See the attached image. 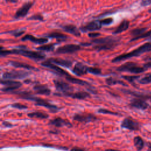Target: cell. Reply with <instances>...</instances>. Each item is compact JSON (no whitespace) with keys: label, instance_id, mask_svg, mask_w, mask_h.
<instances>
[{"label":"cell","instance_id":"cell-1","mask_svg":"<svg viewBox=\"0 0 151 151\" xmlns=\"http://www.w3.org/2000/svg\"><path fill=\"white\" fill-rule=\"evenodd\" d=\"M14 93L18 95L21 98L23 99L34 101L35 103V104L37 106H42V107L47 108L52 113H56L60 109L57 106L51 104L50 103H49L48 101H47L44 99L32 96L29 91H16V92H14Z\"/></svg>","mask_w":151,"mask_h":151},{"label":"cell","instance_id":"cell-2","mask_svg":"<svg viewBox=\"0 0 151 151\" xmlns=\"http://www.w3.org/2000/svg\"><path fill=\"white\" fill-rule=\"evenodd\" d=\"M95 45L93 48L97 51L101 50H111L116 47L120 42V39L117 37H106L104 38H96L91 40Z\"/></svg>","mask_w":151,"mask_h":151},{"label":"cell","instance_id":"cell-3","mask_svg":"<svg viewBox=\"0 0 151 151\" xmlns=\"http://www.w3.org/2000/svg\"><path fill=\"white\" fill-rule=\"evenodd\" d=\"M151 51V43L147 42L130 52L119 55L112 60V63H118L134 57H137L141 54Z\"/></svg>","mask_w":151,"mask_h":151},{"label":"cell","instance_id":"cell-4","mask_svg":"<svg viewBox=\"0 0 151 151\" xmlns=\"http://www.w3.org/2000/svg\"><path fill=\"white\" fill-rule=\"evenodd\" d=\"M18 54L23 55L25 57L29 58L31 60L35 61H39L45 58V55L41 52L34 51L31 50H26L25 48H19V49H13L9 50V54Z\"/></svg>","mask_w":151,"mask_h":151},{"label":"cell","instance_id":"cell-5","mask_svg":"<svg viewBox=\"0 0 151 151\" xmlns=\"http://www.w3.org/2000/svg\"><path fill=\"white\" fill-rule=\"evenodd\" d=\"M116 70L120 72H129L134 74H139L145 71L143 67H140L137 64L132 62L126 63L117 67Z\"/></svg>","mask_w":151,"mask_h":151},{"label":"cell","instance_id":"cell-6","mask_svg":"<svg viewBox=\"0 0 151 151\" xmlns=\"http://www.w3.org/2000/svg\"><path fill=\"white\" fill-rule=\"evenodd\" d=\"M30 73L25 71H15L12 70L10 71H6L2 74V78L4 80H11V79H22L27 77Z\"/></svg>","mask_w":151,"mask_h":151},{"label":"cell","instance_id":"cell-7","mask_svg":"<svg viewBox=\"0 0 151 151\" xmlns=\"http://www.w3.org/2000/svg\"><path fill=\"white\" fill-rule=\"evenodd\" d=\"M53 83L57 90L62 93L63 96H64L67 93L73 92V87L64 81L54 80Z\"/></svg>","mask_w":151,"mask_h":151},{"label":"cell","instance_id":"cell-8","mask_svg":"<svg viewBox=\"0 0 151 151\" xmlns=\"http://www.w3.org/2000/svg\"><path fill=\"white\" fill-rule=\"evenodd\" d=\"M1 83L6 86L1 88V90L4 92H11L22 86V83L20 81L10 80L2 79L1 80Z\"/></svg>","mask_w":151,"mask_h":151},{"label":"cell","instance_id":"cell-9","mask_svg":"<svg viewBox=\"0 0 151 151\" xmlns=\"http://www.w3.org/2000/svg\"><path fill=\"white\" fill-rule=\"evenodd\" d=\"M41 65L44 67L50 69L53 73H55L57 75L60 76H65L66 77L70 76V74L67 72H66L64 70L62 69L60 67L57 66L56 65L51 63L48 60L42 62L41 63Z\"/></svg>","mask_w":151,"mask_h":151},{"label":"cell","instance_id":"cell-10","mask_svg":"<svg viewBox=\"0 0 151 151\" xmlns=\"http://www.w3.org/2000/svg\"><path fill=\"white\" fill-rule=\"evenodd\" d=\"M81 50V47L77 44H66L58 47L56 50L57 54H70L74 53Z\"/></svg>","mask_w":151,"mask_h":151},{"label":"cell","instance_id":"cell-11","mask_svg":"<svg viewBox=\"0 0 151 151\" xmlns=\"http://www.w3.org/2000/svg\"><path fill=\"white\" fill-rule=\"evenodd\" d=\"M102 25L101 24L100 20H94L90 21L87 24L81 26L80 28V30L83 32H86L87 31H96L101 29Z\"/></svg>","mask_w":151,"mask_h":151},{"label":"cell","instance_id":"cell-12","mask_svg":"<svg viewBox=\"0 0 151 151\" xmlns=\"http://www.w3.org/2000/svg\"><path fill=\"white\" fill-rule=\"evenodd\" d=\"M34 2H27L24 4L20 8L17 9L14 15V18L15 19H18L25 17L30 8L32 6Z\"/></svg>","mask_w":151,"mask_h":151},{"label":"cell","instance_id":"cell-13","mask_svg":"<svg viewBox=\"0 0 151 151\" xmlns=\"http://www.w3.org/2000/svg\"><path fill=\"white\" fill-rule=\"evenodd\" d=\"M97 119V117L91 113L88 114H75L73 116V120L81 122V123H89L94 122Z\"/></svg>","mask_w":151,"mask_h":151},{"label":"cell","instance_id":"cell-14","mask_svg":"<svg viewBox=\"0 0 151 151\" xmlns=\"http://www.w3.org/2000/svg\"><path fill=\"white\" fill-rule=\"evenodd\" d=\"M121 127L130 130H138L140 129V125L138 122L130 118H125L121 123Z\"/></svg>","mask_w":151,"mask_h":151},{"label":"cell","instance_id":"cell-15","mask_svg":"<svg viewBox=\"0 0 151 151\" xmlns=\"http://www.w3.org/2000/svg\"><path fill=\"white\" fill-rule=\"evenodd\" d=\"M88 67L81 63L77 62L72 69V72L76 76H81L87 74L88 73Z\"/></svg>","mask_w":151,"mask_h":151},{"label":"cell","instance_id":"cell-16","mask_svg":"<svg viewBox=\"0 0 151 151\" xmlns=\"http://www.w3.org/2000/svg\"><path fill=\"white\" fill-rule=\"evenodd\" d=\"M48 124L57 127H60L63 126H67L68 127H72V124L68 120L63 119L61 117H55L50 120Z\"/></svg>","mask_w":151,"mask_h":151},{"label":"cell","instance_id":"cell-17","mask_svg":"<svg viewBox=\"0 0 151 151\" xmlns=\"http://www.w3.org/2000/svg\"><path fill=\"white\" fill-rule=\"evenodd\" d=\"M130 106L132 107L140 110H146L149 107L147 103L143 99L140 98H135L132 100L130 103Z\"/></svg>","mask_w":151,"mask_h":151},{"label":"cell","instance_id":"cell-18","mask_svg":"<svg viewBox=\"0 0 151 151\" xmlns=\"http://www.w3.org/2000/svg\"><path fill=\"white\" fill-rule=\"evenodd\" d=\"M34 90L38 94L49 96L51 94V90L45 84H37L33 87Z\"/></svg>","mask_w":151,"mask_h":151},{"label":"cell","instance_id":"cell-19","mask_svg":"<svg viewBox=\"0 0 151 151\" xmlns=\"http://www.w3.org/2000/svg\"><path fill=\"white\" fill-rule=\"evenodd\" d=\"M22 41H30L31 42L38 44H42L48 41V38H36L35 37L31 35V34H26L21 38Z\"/></svg>","mask_w":151,"mask_h":151},{"label":"cell","instance_id":"cell-20","mask_svg":"<svg viewBox=\"0 0 151 151\" xmlns=\"http://www.w3.org/2000/svg\"><path fill=\"white\" fill-rule=\"evenodd\" d=\"M48 60L53 64L67 68H70L73 64V62L70 60H64L59 58H50L48 59Z\"/></svg>","mask_w":151,"mask_h":151},{"label":"cell","instance_id":"cell-21","mask_svg":"<svg viewBox=\"0 0 151 151\" xmlns=\"http://www.w3.org/2000/svg\"><path fill=\"white\" fill-rule=\"evenodd\" d=\"M64 96L67 97H70L73 99H79V100H84L86 98L90 97V94L86 92V91H77V92H72V93H69L64 95Z\"/></svg>","mask_w":151,"mask_h":151},{"label":"cell","instance_id":"cell-22","mask_svg":"<svg viewBox=\"0 0 151 151\" xmlns=\"http://www.w3.org/2000/svg\"><path fill=\"white\" fill-rule=\"evenodd\" d=\"M63 29L70 34H71L76 37H80L81 33L77 27L73 24H67L62 27Z\"/></svg>","mask_w":151,"mask_h":151},{"label":"cell","instance_id":"cell-23","mask_svg":"<svg viewBox=\"0 0 151 151\" xmlns=\"http://www.w3.org/2000/svg\"><path fill=\"white\" fill-rule=\"evenodd\" d=\"M9 63L12 65L14 67H17V68H23L27 70H35V71H38V69L34 67V66H32L31 65L28 64L27 63H21V62H18V61H9Z\"/></svg>","mask_w":151,"mask_h":151},{"label":"cell","instance_id":"cell-24","mask_svg":"<svg viewBox=\"0 0 151 151\" xmlns=\"http://www.w3.org/2000/svg\"><path fill=\"white\" fill-rule=\"evenodd\" d=\"M129 21L126 20V19H124L123 20L120 24L119 25V26L115 29V30L113 32V34H119L121 33L126 30H127L129 27Z\"/></svg>","mask_w":151,"mask_h":151},{"label":"cell","instance_id":"cell-25","mask_svg":"<svg viewBox=\"0 0 151 151\" xmlns=\"http://www.w3.org/2000/svg\"><path fill=\"white\" fill-rule=\"evenodd\" d=\"M65 79L73 83V84H78V85H80V86H88V87H91V85L90 84H89L88 82L86 81H84L83 80H81V79H78V78H74L72 76H71L70 75L66 77H65Z\"/></svg>","mask_w":151,"mask_h":151},{"label":"cell","instance_id":"cell-26","mask_svg":"<svg viewBox=\"0 0 151 151\" xmlns=\"http://www.w3.org/2000/svg\"><path fill=\"white\" fill-rule=\"evenodd\" d=\"M45 36L47 38L48 37L51 38H55L58 41H63L68 37L67 35L58 32H52L49 34H45Z\"/></svg>","mask_w":151,"mask_h":151},{"label":"cell","instance_id":"cell-27","mask_svg":"<svg viewBox=\"0 0 151 151\" xmlns=\"http://www.w3.org/2000/svg\"><path fill=\"white\" fill-rule=\"evenodd\" d=\"M27 116L31 118H36L40 119H46L49 117V115L47 113L41 111H33L28 113Z\"/></svg>","mask_w":151,"mask_h":151},{"label":"cell","instance_id":"cell-28","mask_svg":"<svg viewBox=\"0 0 151 151\" xmlns=\"http://www.w3.org/2000/svg\"><path fill=\"white\" fill-rule=\"evenodd\" d=\"M134 145L137 150H141L144 147V141L140 136H136L133 139Z\"/></svg>","mask_w":151,"mask_h":151},{"label":"cell","instance_id":"cell-29","mask_svg":"<svg viewBox=\"0 0 151 151\" xmlns=\"http://www.w3.org/2000/svg\"><path fill=\"white\" fill-rule=\"evenodd\" d=\"M55 45V44H49L42 45L37 47L36 49L37 50L42 51H52L54 50Z\"/></svg>","mask_w":151,"mask_h":151},{"label":"cell","instance_id":"cell-30","mask_svg":"<svg viewBox=\"0 0 151 151\" xmlns=\"http://www.w3.org/2000/svg\"><path fill=\"white\" fill-rule=\"evenodd\" d=\"M146 32V28H136L131 31V34L133 36L132 38H134L138 37Z\"/></svg>","mask_w":151,"mask_h":151},{"label":"cell","instance_id":"cell-31","mask_svg":"<svg viewBox=\"0 0 151 151\" xmlns=\"http://www.w3.org/2000/svg\"><path fill=\"white\" fill-rule=\"evenodd\" d=\"M106 83L109 86H112V85H114V84H122L123 86H126V84L123 81L117 80V79H116L114 78H113V77H109V78H106Z\"/></svg>","mask_w":151,"mask_h":151},{"label":"cell","instance_id":"cell-32","mask_svg":"<svg viewBox=\"0 0 151 151\" xmlns=\"http://www.w3.org/2000/svg\"><path fill=\"white\" fill-rule=\"evenodd\" d=\"M139 83L142 84H146L151 83V74H149L145 76L144 77L142 78L140 80H139Z\"/></svg>","mask_w":151,"mask_h":151},{"label":"cell","instance_id":"cell-33","mask_svg":"<svg viewBox=\"0 0 151 151\" xmlns=\"http://www.w3.org/2000/svg\"><path fill=\"white\" fill-rule=\"evenodd\" d=\"M88 72L91 74H94V75H99L101 74V69H100L99 68L90 67H88Z\"/></svg>","mask_w":151,"mask_h":151},{"label":"cell","instance_id":"cell-34","mask_svg":"<svg viewBox=\"0 0 151 151\" xmlns=\"http://www.w3.org/2000/svg\"><path fill=\"white\" fill-rule=\"evenodd\" d=\"M28 19H29V20L34 19V20H38V21H42L44 20V17L41 14L38 13V14H35L34 15H31V17L28 18Z\"/></svg>","mask_w":151,"mask_h":151},{"label":"cell","instance_id":"cell-35","mask_svg":"<svg viewBox=\"0 0 151 151\" xmlns=\"http://www.w3.org/2000/svg\"><path fill=\"white\" fill-rule=\"evenodd\" d=\"M98 112L100 113H103V114H111V115H116V116H118L119 115V114L118 113L116 112H113L111 111L110 110H109L107 109H100L98 110Z\"/></svg>","mask_w":151,"mask_h":151},{"label":"cell","instance_id":"cell-36","mask_svg":"<svg viewBox=\"0 0 151 151\" xmlns=\"http://www.w3.org/2000/svg\"><path fill=\"white\" fill-rule=\"evenodd\" d=\"M11 107H12V108H15L17 109H19V110H23V109H27V106L22 104L21 103H12L11 104Z\"/></svg>","mask_w":151,"mask_h":151},{"label":"cell","instance_id":"cell-37","mask_svg":"<svg viewBox=\"0 0 151 151\" xmlns=\"http://www.w3.org/2000/svg\"><path fill=\"white\" fill-rule=\"evenodd\" d=\"M122 77L130 83H133L136 79H137L139 77V76H122Z\"/></svg>","mask_w":151,"mask_h":151},{"label":"cell","instance_id":"cell-38","mask_svg":"<svg viewBox=\"0 0 151 151\" xmlns=\"http://www.w3.org/2000/svg\"><path fill=\"white\" fill-rule=\"evenodd\" d=\"M113 19L112 18H104L100 20V22L102 25H109L111 24L113 22Z\"/></svg>","mask_w":151,"mask_h":151},{"label":"cell","instance_id":"cell-39","mask_svg":"<svg viewBox=\"0 0 151 151\" xmlns=\"http://www.w3.org/2000/svg\"><path fill=\"white\" fill-rule=\"evenodd\" d=\"M25 32L24 30H15V31H9V33L14 35L15 37H18L21 36Z\"/></svg>","mask_w":151,"mask_h":151},{"label":"cell","instance_id":"cell-40","mask_svg":"<svg viewBox=\"0 0 151 151\" xmlns=\"http://www.w3.org/2000/svg\"><path fill=\"white\" fill-rule=\"evenodd\" d=\"M151 35V30H150L149 31H147V32H145L144 34H143L142 35H141L140 36L138 37H136V38H132L130 40V41H135V40H137L138 39H140V38H146L147 37H149Z\"/></svg>","mask_w":151,"mask_h":151},{"label":"cell","instance_id":"cell-41","mask_svg":"<svg viewBox=\"0 0 151 151\" xmlns=\"http://www.w3.org/2000/svg\"><path fill=\"white\" fill-rule=\"evenodd\" d=\"M100 35V34L99 32H90V33L88 34V36L89 37L94 38V39H96V38H97V37H99Z\"/></svg>","mask_w":151,"mask_h":151},{"label":"cell","instance_id":"cell-42","mask_svg":"<svg viewBox=\"0 0 151 151\" xmlns=\"http://www.w3.org/2000/svg\"><path fill=\"white\" fill-rule=\"evenodd\" d=\"M150 4H151V0H146L141 2V5L142 6H147Z\"/></svg>","mask_w":151,"mask_h":151},{"label":"cell","instance_id":"cell-43","mask_svg":"<svg viewBox=\"0 0 151 151\" xmlns=\"http://www.w3.org/2000/svg\"><path fill=\"white\" fill-rule=\"evenodd\" d=\"M2 124H3L4 126L7 127H11L13 126V125H12L11 123L8 122H6V121L3 122H2Z\"/></svg>","mask_w":151,"mask_h":151},{"label":"cell","instance_id":"cell-44","mask_svg":"<svg viewBox=\"0 0 151 151\" xmlns=\"http://www.w3.org/2000/svg\"><path fill=\"white\" fill-rule=\"evenodd\" d=\"M70 151H86V150H84L83 149H81L78 147H73Z\"/></svg>","mask_w":151,"mask_h":151},{"label":"cell","instance_id":"cell-45","mask_svg":"<svg viewBox=\"0 0 151 151\" xmlns=\"http://www.w3.org/2000/svg\"><path fill=\"white\" fill-rule=\"evenodd\" d=\"M81 45L83 46H87V45H91V44L88 43V42H82V43H81Z\"/></svg>","mask_w":151,"mask_h":151},{"label":"cell","instance_id":"cell-46","mask_svg":"<svg viewBox=\"0 0 151 151\" xmlns=\"http://www.w3.org/2000/svg\"><path fill=\"white\" fill-rule=\"evenodd\" d=\"M145 67H149V68H151V62L150 63H149L146 64L145 65Z\"/></svg>","mask_w":151,"mask_h":151},{"label":"cell","instance_id":"cell-47","mask_svg":"<svg viewBox=\"0 0 151 151\" xmlns=\"http://www.w3.org/2000/svg\"><path fill=\"white\" fill-rule=\"evenodd\" d=\"M147 151H151V143H148V149Z\"/></svg>","mask_w":151,"mask_h":151},{"label":"cell","instance_id":"cell-48","mask_svg":"<svg viewBox=\"0 0 151 151\" xmlns=\"http://www.w3.org/2000/svg\"><path fill=\"white\" fill-rule=\"evenodd\" d=\"M105 151H120L119 150H115V149H106Z\"/></svg>","mask_w":151,"mask_h":151},{"label":"cell","instance_id":"cell-49","mask_svg":"<svg viewBox=\"0 0 151 151\" xmlns=\"http://www.w3.org/2000/svg\"><path fill=\"white\" fill-rule=\"evenodd\" d=\"M8 2H12V3H15V2H17V1H8Z\"/></svg>","mask_w":151,"mask_h":151},{"label":"cell","instance_id":"cell-50","mask_svg":"<svg viewBox=\"0 0 151 151\" xmlns=\"http://www.w3.org/2000/svg\"><path fill=\"white\" fill-rule=\"evenodd\" d=\"M150 100H151V97H150Z\"/></svg>","mask_w":151,"mask_h":151}]
</instances>
